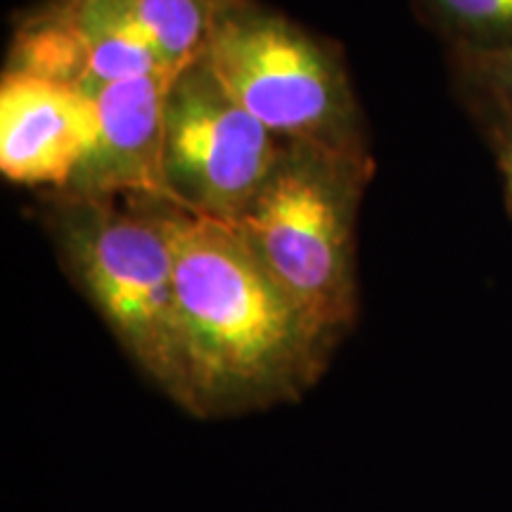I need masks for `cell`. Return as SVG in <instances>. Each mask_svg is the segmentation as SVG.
Segmentation results:
<instances>
[{
    "mask_svg": "<svg viewBox=\"0 0 512 512\" xmlns=\"http://www.w3.org/2000/svg\"><path fill=\"white\" fill-rule=\"evenodd\" d=\"M93 136L91 98L64 83L5 69L0 81V171L8 181L64 192Z\"/></svg>",
    "mask_w": 512,
    "mask_h": 512,
    "instance_id": "6",
    "label": "cell"
},
{
    "mask_svg": "<svg viewBox=\"0 0 512 512\" xmlns=\"http://www.w3.org/2000/svg\"><path fill=\"white\" fill-rule=\"evenodd\" d=\"M413 8L446 48H512V0H413Z\"/></svg>",
    "mask_w": 512,
    "mask_h": 512,
    "instance_id": "11",
    "label": "cell"
},
{
    "mask_svg": "<svg viewBox=\"0 0 512 512\" xmlns=\"http://www.w3.org/2000/svg\"><path fill=\"white\" fill-rule=\"evenodd\" d=\"M8 69L64 83L86 98L105 83L171 74L152 53L79 27L50 0L31 10L17 27Z\"/></svg>",
    "mask_w": 512,
    "mask_h": 512,
    "instance_id": "8",
    "label": "cell"
},
{
    "mask_svg": "<svg viewBox=\"0 0 512 512\" xmlns=\"http://www.w3.org/2000/svg\"><path fill=\"white\" fill-rule=\"evenodd\" d=\"M200 60L275 138L368 152L342 53L256 0H226Z\"/></svg>",
    "mask_w": 512,
    "mask_h": 512,
    "instance_id": "4",
    "label": "cell"
},
{
    "mask_svg": "<svg viewBox=\"0 0 512 512\" xmlns=\"http://www.w3.org/2000/svg\"><path fill=\"white\" fill-rule=\"evenodd\" d=\"M283 140L252 117L200 57L171 74L162 176L169 200L233 226L271 174Z\"/></svg>",
    "mask_w": 512,
    "mask_h": 512,
    "instance_id": "5",
    "label": "cell"
},
{
    "mask_svg": "<svg viewBox=\"0 0 512 512\" xmlns=\"http://www.w3.org/2000/svg\"><path fill=\"white\" fill-rule=\"evenodd\" d=\"M491 150L496 155L498 171L503 178V197H505V209H508L512 219V131H496L486 136Z\"/></svg>",
    "mask_w": 512,
    "mask_h": 512,
    "instance_id": "12",
    "label": "cell"
},
{
    "mask_svg": "<svg viewBox=\"0 0 512 512\" xmlns=\"http://www.w3.org/2000/svg\"><path fill=\"white\" fill-rule=\"evenodd\" d=\"M368 152L287 143L233 223L249 252L332 344L358 318L356 216L373 178Z\"/></svg>",
    "mask_w": 512,
    "mask_h": 512,
    "instance_id": "3",
    "label": "cell"
},
{
    "mask_svg": "<svg viewBox=\"0 0 512 512\" xmlns=\"http://www.w3.org/2000/svg\"><path fill=\"white\" fill-rule=\"evenodd\" d=\"M171 74L105 83L88 95L95 110V136L62 195L169 197L162 176V131Z\"/></svg>",
    "mask_w": 512,
    "mask_h": 512,
    "instance_id": "7",
    "label": "cell"
},
{
    "mask_svg": "<svg viewBox=\"0 0 512 512\" xmlns=\"http://www.w3.org/2000/svg\"><path fill=\"white\" fill-rule=\"evenodd\" d=\"M456 93L484 136L512 131V48H448Z\"/></svg>",
    "mask_w": 512,
    "mask_h": 512,
    "instance_id": "10",
    "label": "cell"
},
{
    "mask_svg": "<svg viewBox=\"0 0 512 512\" xmlns=\"http://www.w3.org/2000/svg\"><path fill=\"white\" fill-rule=\"evenodd\" d=\"M178 211L162 195L53 192L46 221L64 273L98 311L121 351L166 399L188 411L176 306Z\"/></svg>",
    "mask_w": 512,
    "mask_h": 512,
    "instance_id": "2",
    "label": "cell"
},
{
    "mask_svg": "<svg viewBox=\"0 0 512 512\" xmlns=\"http://www.w3.org/2000/svg\"><path fill=\"white\" fill-rule=\"evenodd\" d=\"M176 306L188 415L240 418L299 401L335 344L313 328L228 223L181 207L174 223Z\"/></svg>",
    "mask_w": 512,
    "mask_h": 512,
    "instance_id": "1",
    "label": "cell"
},
{
    "mask_svg": "<svg viewBox=\"0 0 512 512\" xmlns=\"http://www.w3.org/2000/svg\"><path fill=\"white\" fill-rule=\"evenodd\" d=\"M98 36L147 50L176 72L202 55L226 0H50Z\"/></svg>",
    "mask_w": 512,
    "mask_h": 512,
    "instance_id": "9",
    "label": "cell"
}]
</instances>
